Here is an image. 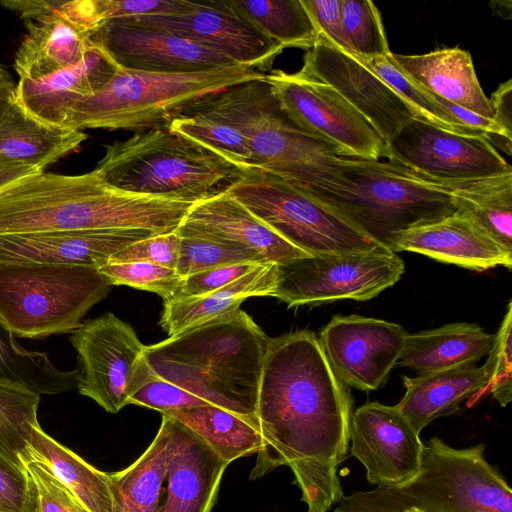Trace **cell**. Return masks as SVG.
<instances>
[{
    "instance_id": "obj_24",
    "label": "cell",
    "mask_w": 512,
    "mask_h": 512,
    "mask_svg": "<svg viewBox=\"0 0 512 512\" xmlns=\"http://www.w3.org/2000/svg\"><path fill=\"white\" fill-rule=\"evenodd\" d=\"M24 17L27 33L14 60L20 79H40L75 65L92 47L91 34L51 12L45 0H29Z\"/></svg>"
},
{
    "instance_id": "obj_5",
    "label": "cell",
    "mask_w": 512,
    "mask_h": 512,
    "mask_svg": "<svg viewBox=\"0 0 512 512\" xmlns=\"http://www.w3.org/2000/svg\"><path fill=\"white\" fill-rule=\"evenodd\" d=\"M266 74L233 65L182 74L118 69L98 92L67 109L63 126L81 130L145 131L167 128L227 89Z\"/></svg>"
},
{
    "instance_id": "obj_29",
    "label": "cell",
    "mask_w": 512,
    "mask_h": 512,
    "mask_svg": "<svg viewBox=\"0 0 512 512\" xmlns=\"http://www.w3.org/2000/svg\"><path fill=\"white\" fill-rule=\"evenodd\" d=\"M494 342L489 334L475 323H451L407 334L397 364L419 374L476 363L488 355Z\"/></svg>"
},
{
    "instance_id": "obj_13",
    "label": "cell",
    "mask_w": 512,
    "mask_h": 512,
    "mask_svg": "<svg viewBox=\"0 0 512 512\" xmlns=\"http://www.w3.org/2000/svg\"><path fill=\"white\" fill-rule=\"evenodd\" d=\"M77 352L76 388L105 411L128 405L132 382L145 345L134 329L113 313L89 319L72 332Z\"/></svg>"
},
{
    "instance_id": "obj_38",
    "label": "cell",
    "mask_w": 512,
    "mask_h": 512,
    "mask_svg": "<svg viewBox=\"0 0 512 512\" xmlns=\"http://www.w3.org/2000/svg\"><path fill=\"white\" fill-rule=\"evenodd\" d=\"M391 53L374 58L369 63L410 107L418 120L458 134L483 135L463 125L439 104L430 92L404 73L393 60Z\"/></svg>"
},
{
    "instance_id": "obj_20",
    "label": "cell",
    "mask_w": 512,
    "mask_h": 512,
    "mask_svg": "<svg viewBox=\"0 0 512 512\" xmlns=\"http://www.w3.org/2000/svg\"><path fill=\"white\" fill-rule=\"evenodd\" d=\"M159 233L141 228L0 235V262L83 265L99 269L123 248Z\"/></svg>"
},
{
    "instance_id": "obj_42",
    "label": "cell",
    "mask_w": 512,
    "mask_h": 512,
    "mask_svg": "<svg viewBox=\"0 0 512 512\" xmlns=\"http://www.w3.org/2000/svg\"><path fill=\"white\" fill-rule=\"evenodd\" d=\"M180 238L179 258L175 270L182 278L237 263H265L258 255L242 247L197 237Z\"/></svg>"
},
{
    "instance_id": "obj_33",
    "label": "cell",
    "mask_w": 512,
    "mask_h": 512,
    "mask_svg": "<svg viewBox=\"0 0 512 512\" xmlns=\"http://www.w3.org/2000/svg\"><path fill=\"white\" fill-rule=\"evenodd\" d=\"M165 414L192 430L228 465L238 458L257 454L261 449L258 419L211 404Z\"/></svg>"
},
{
    "instance_id": "obj_52",
    "label": "cell",
    "mask_w": 512,
    "mask_h": 512,
    "mask_svg": "<svg viewBox=\"0 0 512 512\" xmlns=\"http://www.w3.org/2000/svg\"><path fill=\"white\" fill-rule=\"evenodd\" d=\"M15 96V86L12 81L0 83V119Z\"/></svg>"
},
{
    "instance_id": "obj_14",
    "label": "cell",
    "mask_w": 512,
    "mask_h": 512,
    "mask_svg": "<svg viewBox=\"0 0 512 512\" xmlns=\"http://www.w3.org/2000/svg\"><path fill=\"white\" fill-rule=\"evenodd\" d=\"M387 159L424 178L460 182L512 174L483 135H464L414 119L387 143Z\"/></svg>"
},
{
    "instance_id": "obj_54",
    "label": "cell",
    "mask_w": 512,
    "mask_h": 512,
    "mask_svg": "<svg viewBox=\"0 0 512 512\" xmlns=\"http://www.w3.org/2000/svg\"><path fill=\"white\" fill-rule=\"evenodd\" d=\"M404 512H423L417 508H409L408 510L404 511Z\"/></svg>"
},
{
    "instance_id": "obj_53",
    "label": "cell",
    "mask_w": 512,
    "mask_h": 512,
    "mask_svg": "<svg viewBox=\"0 0 512 512\" xmlns=\"http://www.w3.org/2000/svg\"><path fill=\"white\" fill-rule=\"evenodd\" d=\"M12 81L10 74L0 66V83Z\"/></svg>"
},
{
    "instance_id": "obj_23",
    "label": "cell",
    "mask_w": 512,
    "mask_h": 512,
    "mask_svg": "<svg viewBox=\"0 0 512 512\" xmlns=\"http://www.w3.org/2000/svg\"><path fill=\"white\" fill-rule=\"evenodd\" d=\"M168 417V486L160 512H211L228 464L187 426Z\"/></svg>"
},
{
    "instance_id": "obj_32",
    "label": "cell",
    "mask_w": 512,
    "mask_h": 512,
    "mask_svg": "<svg viewBox=\"0 0 512 512\" xmlns=\"http://www.w3.org/2000/svg\"><path fill=\"white\" fill-rule=\"evenodd\" d=\"M169 417L162 414L159 430L147 449L127 468L109 474L112 512H160L159 498L166 478Z\"/></svg>"
},
{
    "instance_id": "obj_39",
    "label": "cell",
    "mask_w": 512,
    "mask_h": 512,
    "mask_svg": "<svg viewBox=\"0 0 512 512\" xmlns=\"http://www.w3.org/2000/svg\"><path fill=\"white\" fill-rule=\"evenodd\" d=\"M167 128L224 156L242 169L252 168V153L246 137L205 113L194 112L176 118Z\"/></svg>"
},
{
    "instance_id": "obj_6",
    "label": "cell",
    "mask_w": 512,
    "mask_h": 512,
    "mask_svg": "<svg viewBox=\"0 0 512 512\" xmlns=\"http://www.w3.org/2000/svg\"><path fill=\"white\" fill-rule=\"evenodd\" d=\"M95 171L117 189L198 203L226 192L243 169L200 143L170 130L135 132L105 145Z\"/></svg>"
},
{
    "instance_id": "obj_15",
    "label": "cell",
    "mask_w": 512,
    "mask_h": 512,
    "mask_svg": "<svg viewBox=\"0 0 512 512\" xmlns=\"http://www.w3.org/2000/svg\"><path fill=\"white\" fill-rule=\"evenodd\" d=\"M298 73L335 89L371 123L385 143L417 119L369 61L339 49L321 34L305 54Z\"/></svg>"
},
{
    "instance_id": "obj_22",
    "label": "cell",
    "mask_w": 512,
    "mask_h": 512,
    "mask_svg": "<svg viewBox=\"0 0 512 512\" xmlns=\"http://www.w3.org/2000/svg\"><path fill=\"white\" fill-rule=\"evenodd\" d=\"M393 252L408 251L436 261L483 271L497 266L512 268V251L491 237L461 211L437 221L397 233Z\"/></svg>"
},
{
    "instance_id": "obj_40",
    "label": "cell",
    "mask_w": 512,
    "mask_h": 512,
    "mask_svg": "<svg viewBox=\"0 0 512 512\" xmlns=\"http://www.w3.org/2000/svg\"><path fill=\"white\" fill-rule=\"evenodd\" d=\"M341 18L348 52L370 61L391 53L381 15L370 0H341Z\"/></svg>"
},
{
    "instance_id": "obj_25",
    "label": "cell",
    "mask_w": 512,
    "mask_h": 512,
    "mask_svg": "<svg viewBox=\"0 0 512 512\" xmlns=\"http://www.w3.org/2000/svg\"><path fill=\"white\" fill-rule=\"evenodd\" d=\"M118 69L100 48L92 44L75 65L40 79H20L15 86V97L37 118L63 126L67 109L98 92Z\"/></svg>"
},
{
    "instance_id": "obj_18",
    "label": "cell",
    "mask_w": 512,
    "mask_h": 512,
    "mask_svg": "<svg viewBox=\"0 0 512 512\" xmlns=\"http://www.w3.org/2000/svg\"><path fill=\"white\" fill-rule=\"evenodd\" d=\"M350 453L366 469L370 484L404 485L422 465L423 443L397 406L367 402L352 414Z\"/></svg>"
},
{
    "instance_id": "obj_7",
    "label": "cell",
    "mask_w": 512,
    "mask_h": 512,
    "mask_svg": "<svg viewBox=\"0 0 512 512\" xmlns=\"http://www.w3.org/2000/svg\"><path fill=\"white\" fill-rule=\"evenodd\" d=\"M512 512V491L485 459L484 445L453 448L438 437L423 444L410 482L343 496L334 512Z\"/></svg>"
},
{
    "instance_id": "obj_3",
    "label": "cell",
    "mask_w": 512,
    "mask_h": 512,
    "mask_svg": "<svg viewBox=\"0 0 512 512\" xmlns=\"http://www.w3.org/2000/svg\"><path fill=\"white\" fill-rule=\"evenodd\" d=\"M461 182L430 180L389 160L337 156L293 186L389 249L397 233L455 213Z\"/></svg>"
},
{
    "instance_id": "obj_10",
    "label": "cell",
    "mask_w": 512,
    "mask_h": 512,
    "mask_svg": "<svg viewBox=\"0 0 512 512\" xmlns=\"http://www.w3.org/2000/svg\"><path fill=\"white\" fill-rule=\"evenodd\" d=\"M226 192L309 255L389 250L325 204L264 170L243 169Z\"/></svg>"
},
{
    "instance_id": "obj_11",
    "label": "cell",
    "mask_w": 512,
    "mask_h": 512,
    "mask_svg": "<svg viewBox=\"0 0 512 512\" xmlns=\"http://www.w3.org/2000/svg\"><path fill=\"white\" fill-rule=\"evenodd\" d=\"M404 271L403 260L390 250L309 255L276 265L272 297L288 307L365 301L393 286Z\"/></svg>"
},
{
    "instance_id": "obj_9",
    "label": "cell",
    "mask_w": 512,
    "mask_h": 512,
    "mask_svg": "<svg viewBox=\"0 0 512 512\" xmlns=\"http://www.w3.org/2000/svg\"><path fill=\"white\" fill-rule=\"evenodd\" d=\"M194 112L205 113L238 130L249 143L252 168L292 185L343 156L337 147L306 133L287 116L266 77L235 85Z\"/></svg>"
},
{
    "instance_id": "obj_48",
    "label": "cell",
    "mask_w": 512,
    "mask_h": 512,
    "mask_svg": "<svg viewBox=\"0 0 512 512\" xmlns=\"http://www.w3.org/2000/svg\"><path fill=\"white\" fill-rule=\"evenodd\" d=\"M262 263L243 262L201 271L180 280L171 299L199 296L222 288ZM170 299V300H171Z\"/></svg>"
},
{
    "instance_id": "obj_51",
    "label": "cell",
    "mask_w": 512,
    "mask_h": 512,
    "mask_svg": "<svg viewBox=\"0 0 512 512\" xmlns=\"http://www.w3.org/2000/svg\"><path fill=\"white\" fill-rule=\"evenodd\" d=\"M38 172L42 171L29 165L0 159V188Z\"/></svg>"
},
{
    "instance_id": "obj_31",
    "label": "cell",
    "mask_w": 512,
    "mask_h": 512,
    "mask_svg": "<svg viewBox=\"0 0 512 512\" xmlns=\"http://www.w3.org/2000/svg\"><path fill=\"white\" fill-rule=\"evenodd\" d=\"M30 454L32 459L45 463L89 512H112L109 474L57 442L43 431L40 424L33 427Z\"/></svg>"
},
{
    "instance_id": "obj_19",
    "label": "cell",
    "mask_w": 512,
    "mask_h": 512,
    "mask_svg": "<svg viewBox=\"0 0 512 512\" xmlns=\"http://www.w3.org/2000/svg\"><path fill=\"white\" fill-rule=\"evenodd\" d=\"M121 70L182 74L238 65L226 56L165 30L122 22L102 23L90 36Z\"/></svg>"
},
{
    "instance_id": "obj_36",
    "label": "cell",
    "mask_w": 512,
    "mask_h": 512,
    "mask_svg": "<svg viewBox=\"0 0 512 512\" xmlns=\"http://www.w3.org/2000/svg\"><path fill=\"white\" fill-rule=\"evenodd\" d=\"M0 381L20 384L38 395H55L76 387V369L62 371L45 352L23 348L0 320Z\"/></svg>"
},
{
    "instance_id": "obj_34",
    "label": "cell",
    "mask_w": 512,
    "mask_h": 512,
    "mask_svg": "<svg viewBox=\"0 0 512 512\" xmlns=\"http://www.w3.org/2000/svg\"><path fill=\"white\" fill-rule=\"evenodd\" d=\"M241 17L283 48L311 49L319 32L301 0H226Z\"/></svg>"
},
{
    "instance_id": "obj_26",
    "label": "cell",
    "mask_w": 512,
    "mask_h": 512,
    "mask_svg": "<svg viewBox=\"0 0 512 512\" xmlns=\"http://www.w3.org/2000/svg\"><path fill=\"white\" fill-rule=\"evenodd\" d=\"M391 56L404 73L431 94L493 120L490 100L481 88L469 52L445 48Z\"/></svg>"
},
{
    "instance_id": "obj_44",
    "label": "cell",
    "mask_w": 512,
    "mask_h": 512,
    "mask_svg": "<svg viewBox=\"0 0 512 512\" xmlns=\"http://www.w3.org/2000/svg\"><path fill=\"white\" fill-rule=\"evenodd\" d=\"M488 373L486 393L502 406L512 400V302L507 306L506 313L496 334L494 342L485 362Z\"/></svg>"
},
{
    "instance_id": "obj_17",
    "label": "cell",
    "mask_w": 512,
    "mask_h": 512,
    "mask_svg": "<svg viewBox=\"0 0 512 512\" xmlns=\"http://www.w3.org/2000/svg\"><path fill=\"white\" fill-rule=\"evenodd\" d=\"M407 332L399 324L360 315L334 316L319 343L338 378L362 391L377 390L398 363Z\"/></svg>"
},
{
    "instance_id": "obj_47",
    "label": "cell",
    "mask_w": 512,
    "mask_h": 512,
    "mask_svg": "<svg viewBox=\"0 0 512 512\" xmlns=\"http://www.w3.org/2000/svg\"><path fill=\"white\" fill-rule=\"evenodd\" d=\"M180 240L181 238L175 232L146 238L113 254L109 262H148L176 269Z\"/></svg>"
},
{
    "instance_id": "obj_2",
    "label": "cell",
    "mask_w": 512,
    "mask_h": 512,
    "mask_svg": "<svg viewBox=\"0 0 512 512\" xmlns=\"http://www.w3.org/2000/svg\"><path fill=\"white\" fill-rule=\"evenodd\" d=\"M192 205L117 189L95 170L42 171L0 188V235L114 228L169 234Z\"/></svg>"
},
{
    "instance_id": "obj_27",
    "label": "cell",
    "mask_w": 512,
    "mask_h": 512,
    "mask_svg": "<svg viewBox=\"0 0 512 512\" xmlns=\"http://www.w3.org/2000/svg\"><path fill=\"white\" fill-rule=\"evenodd\" d=\"M402 380L405 394L396 406L420 434L436 418L456 412L463 400L486 393L488 373L484 364L468 363Z\"/></svg>"
},
{
    "instance_id": "obj_21",
    "label": "cell",
    "mask_w": 512,
    "mask_h": 512,
    "mask_svg": "<svg viewBox=\"0 0 512 512\" xmlns=\"http://www.w3.org/2000/svg\"><path fill=\"white\" fill-rule=\"evenodd\" d=\"M175 233L179 237L242 247L265 263L276 265L309 256L271 230L227 192L193 204Z\"/></svg>"
},
{
    "instance_id": "obj_35",
    "label": "cell",
    "mask_w": 512,
    "mask_h": 512,
    "mask_svg": "<svg viewBox=\"0 0 512 512\" xmlns=\"http://www.w3.org/2000/svg\"><path fill=\"white\" fill-rule=\"evenodd\" d=\"M455 204L458 211L512 251V174L461 182Z\"/></svg>"
},
{
    "instance_id": "obj_16",
    "label": "cell",
    "mask_w": 512,
    "mask_h": 512,
    "mask_svg": "<svg viewBox=\"0 0 512 512\" xmlns=\"http://www.w3.org/2000/svg\"><path fill=\"white\" fill-rule=\"evenodd\" d=\"M118 20L168 31L260 72L268 70L284 49L236 13L226 0L190 1L182 13Z\"/></svg>"
},
{
    "instance_id": "obj_50",
    "label": "cell",
    "mask_w": 512,
    "mask_h": 512,
    "mask_svg": "<svg viewBox=\"0 0 512 512\" xmlns=\"http://www.w3.org/2000/svg\"><path fill=\"white\" fill-rule=\"evenodd\" d=\"M493 121L502 134L512 140V80L501 83L489 99Z\"/></svg>"
},
{
    "instance_id": "obj_49",
    "label": "cell",
    "mask_w": 512,
    "mask_h": 512,
    "mask_svg": "<svg viewBox=\"0 0 512 512\" xmlns=\"http://www.w3.org/2000/svg\"><path fill=\"white\" fill-rule=\"evenodd\" d=\"M319 34L339 49L348 52L342 30L341 0H301Z\"/></svg>"
},
{
    "instance_id": "obj_28",
    "label": "cell",
    "mask_w": 512,
    "mask_h": 512,
    "mask_svg": "<svg viewBox=\"0 0 512 512\" xmlns=\"http://www.w3.org/2000/svg\"><path fill=\"white\" fill-rule=\"evenodd\" d=\"M86 139L81 130L37 118L15 96L0 119V159L40 171L77 150Z\"/></svg>"
},
{
    "instance_id": "obj_45",
    "label": "cell",
    "mask_w": 512,
    "mask_h": 512,
    "mask_svg": "<svg viewBox=\"0 0 512 512\" xmlns=\"http://www.w3.org/2000/svg\"><path fill=\"white\" fill-rule=\"evenodd\" d=\"M36 493L37 512H89L43 462L25 464Z\"/></svg>"
},
{
    "instance_id": "obj_4",
    "label": "cell",
    "mask_w": 512,
    "mask_h": 512,
    "mask_svg": "<svg viewBox=\"0 0 512 512\" xmlns=\"http://www.w3.org/2000/svg\"><path fill=\"white\" fill-rule=\"evenodd\" d=\"M270 337L238 309L145 346L159 377L215 405L257 419L256 403Z\"/></svg>"
},
{
    "instance_id": "obj_1",
    "label": "cell",
    "mask_w": 512,
    "mask_h": 512,
    "mask_svg": "<svg viewBox=\"0 0 512 512\" xmlns=\"http://www.w3.org/2000/svg\"><path fill=\"white\" fill-rule=\"evenodd\" d=\"M351 405L314 333L270 338L256 403L262 446L250 479L287 466L307 512H328L344 496L337 470L349 448Z\"/></svg>"
},
{
    "instance_id": "obj_12",
    "label": "cell",
    "mask_w": 512,
    "mask_h": 512,
    "mask_svg": "<svg viewBox=\"0 0 512 512\" xmlns=\"http://www.w3.org/2000/svg\"><path fill=\"white\" fill-rule=\"evenodd\" d=\"M266 80L282 110L306 133L337 147L343 156L387 159L383 138L331 86L279 70L266 74Z\"/></svg>"
},
{
    "instance_id": "obj_41",
    "label": "cell",
    "mask_w": 512,
    "mask_h": 512,
    "mask_svg": "<svg viewBox=\"0 0 512 512\" xmlns=\"http://www.w3.org/2000/svg\"><path fill=\"white\" fill-rule=\"evenodd\" d=\"M128 404L154 409L162 414L183 408L210 405L157 376L149 367L144 355L136 368Z\"/></svg>"
},
{
    "instance_id": "obj_43",
    "label": "cell",
    "mask_w": 512,
    "mask_h": 512,
    "mask_svg": "<svg viewBox=\"0 0 512 512\" xmlns=\"http://www.w3.org/2000/svg\"><path fill=\"white\" fill-rule=\"evenodd\" d=\"M98 270L113 286L123 285L156 293L164 301L173 297L182 279L175 269L148 262H108Z\"/></svg>"
},
{
    "instance_id": "obj_37",
    "label": "cell",
    "mask_w": 512,
    "mask_h": 512,
    "mask_svg": "<svg viewBox=\"0 0 512 512\" xmlns=\"http://www.w3.org/2000/svg\"><path fill=\"white\" fill-rule=\"evenodd\" d=\"M40 395L9 381H0V451L16 465L25 468L32 460L30 440L39 425Z\"/></svg>"
},
{
    "instance_id": "obj_30",
    "label": "cell",
    "mask_w": 512,
    "mask_h": 512,
    "mask_svg": "<svg viewBox=\"0 0 512 512\" xmlns=\"http://www.w3.org/2000/svg\"><path fill=\"white\" fill-rule=\"evenodd\" d=\"M276 286V264L262 263L248 274L207 294L164 301L159 321L173 336L189 327L238 310L249 297L272 296Z\"/></svg>"
},
{
    "instance_id": "obj_8",
    "label": "cell",
    "mask_w": 512,
    "mask_h": 512,
    "mask_svg": "<svg viewBox=\"0 0 512 512\" xmlns=\"http://www.w3.org/2000/svg\"><path fill=\"white\" fill-rule=\"evenodd\" d=\"M112 286L95 267L0 262V320L18 337L72 333Z\"/></svg>"
},
{
    "instance_id": "obj_46",
    "label": "cell",
    "mask_w": 512,
    "mask_h": 512,
    "mask_svg": "<svg viewBox=\"0 0 512 512\" xmlns=\"http://www.w3.org/2000/svg\"><path fill=\"white\" fill-rule=\"evenodd\" d=\"M0 512H37L34 485L25 468L0 451Z\"/></svg>"
}]
</instances>
